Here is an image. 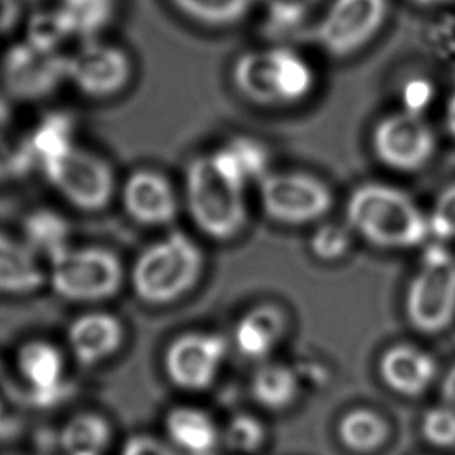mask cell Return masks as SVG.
Listing matches in <instances>:
<instances>
[{
    "label": "cell",
    "mask_w": 455,
    "mask_h": 455,
    "mask_svg": "<svg viewBox=\"0 0 455 455\" xmlns=\"http://www.w3.org/2000/svg\"><path fill=\"white\" fill-rule=\"evenodd\" d=\"M22 20L20 0H0V35L13 33Z\"/></svg>",
    "instance_id": "74e56055"
},
{
    "label": "cell",
    "mask_w": 455,
    "mask_h": 455,
    "mask_svg": "<svg viewBox=\"0 0 455 455\" xmlns=\"http://www.w3.org/2000/svg\"><path fill=\"white\" fill-rule=\"evenodd\" d=\"M16 359L32 409L51 411L72 396V384L66 378V361L57 345L41 339L26 341Z\"/></svg>",
    "instance_id": "5bb4252c"
},
{
    "label": "cell",
    "mask_w": 455,
    "mask_h": 455,
    "mask_svg": "<svg viewBox=\"0 0 455 455\" xmlns=\"http://www.w3.org/2000/svg\"><path fill=\"white\" fill-rule=\"evenodd\" d=\"M58 12L72 36L94 39L113 22L117 0H58Z\"/></svg>",
    "instance_id": "484cf974"
},
{
    "label": "cell",
    "mask_w": 455,
    "mask_h": 455,
    "mask_svg": "<svg viewBox=\"0 0 455 455\" xmlns=\"http://www.w3.org/2000/svg\"><path fill=\"white\" fill-rule=\"evenodd\" d=\"M125 326L119 316L105 310H89L76 316L68 328L70 353L83 367H95L121 351Z\"/></svg>",
    "instance_id": "2e32d148"
},
{
    "label": "cell",
    "mask_w": 455,
    "mask_h": 455,
    "mask_svg": "<svg viewBox=\"0 0 455 455\" xmlns=\"http://www.w3.org/2000/svg\"><path fill=\"white\" fill-rule=\"evenodd\" d=\"M442 395L446 404L455 407V365L449 370L443 379Z\"/></svg>",
    "instance_id": "f35d334b"
},
{
    "label": "cell",
    "mask_w": 455,
    "mask_h": 455,
    "mask_svg": "<svg viewBox=\"0 0 455 455\" xmlns=\"http://www.w3.org/2000/svg\"><path fill=\"white\" fill-rule=\"evenodd\" d=\"M235 88L259 105L301 100L309 94L314 76L303 58L287 49L250 52L233 70Z\"/></svg>",
    "instance_id": "277c9868"
},
{
    "label": "cell",
    "mask_w": 455,
    "mask_h": 455,
    "mask_svg": "<svg viewBox=\"0 0 455 455\" xmlns=\"http://www.w3.org/2000/svg\"><path fill=\"white\" fill-rule=\"evenodd\" d=\"M30 144L36 156V163L53 156L55 153L61 152L66 147L76 144L72 121L64 114L47 116L30 134Z\"/></svg>",
    "instance_id": "f1b7e54d"
},
{
    "label": "cell",
    "mask_w": 455,
    "mask_h": 455,
    "mask_svg": "<svg viewBox=\"0 0 455 455\" xmlns=\"http://www.w3.org/2000/svg\"><path fill=\"white\" fill-rule=\"evenodd\" d=\"M178 12L203 26H233L245 18L253 0H169Z\"/></svg>",
    "instance_id": "83f0119b"
},
{
    "label": "cell",
    "mask_w": 455,
    "mask_h": 455,
    "mask_svg": "<svg viewBox=\"0 0 455 455\" xmlns=\"http://www.w3.org/2000/svg\"><path fill=\"white\" fill-rule=\"evenodd\" d=\"M133 78V61L121 45L84 39L68 55V83L95 100L121 94Z\"/></svg>",
    "instance_id": "ba28073f"
},
{
    "label": "cell",
    "mask_w": 455,
    "mask_h": 455,
    "mask_svg": "<svg viewBox=\"0 0 455 455\" xmlns=\"http://www.w3.org/2000/svg\"><path fill=\"white\" fill-rule=\"evenodd\" d=\"M351 247V235L345 228L339 225H324L318 228L310 248L318 259L337 260L348 253Z\"/></svg>",
    "instance_id": "d6a6232c"
},
{
    "label": "cell",
    "mask_w": 455,
    "mask_h": 455,
    "mask_svg": "<svg viewBox=\"0 0 455 455\" xmlns=\"http://www.w3.org/2000/svg\"><path fill=\"white\" fill-rule=\"evenodd\" d=\"M202 250L181 231L153 242L134 259L130 279L134 295L148 306H169L188 295L202 278Z\"/></svg>",
    "instance_id": "3957f363"
},
{
    "label": "cell",
    "mask_w": 455,
    "mask_h": 455,
    "mask_svg": "<svg viewBox=\"0 0 455 455\" xmlns=\"http://www.w3.org/2000/svg\"><path fill=\"white\" fill-rule=\"evenodd\" d=\"M347 215L355 233L379 248L418 247L430 235L429 219L411 196L384 184H365L355 189Z\"/></svg>",
    "instance_id": "7a4b0ae2"
},
{
    "label": "cell",
    "mask_w": 455,
    "mask_h": 455,
    "mask_svg": "<svg viewBox=\"0 0 455 455\" xmlns=\"http://www.w3.org/2000/svg\"><path fill=\"white\" fill-rule=\"evenodd\" d=\"M260 202L270 219L304 225L328 214L332 194L328 186L304 173H273L260 180Z\"/></svg>",
    "instance_id": "30bf717a"
},
{
    "label": "cell",
    "mask_w": 455,
    "mask_h": 455,
    "mask_svg": "<svg viewBox=\"0 0 455 455\" xmlns=\"http://www.w3.org/2000/svg\"><path fill=\"white\" fill-rule=\"evenodd\" d=\"M247 177L228 147L190 161L186 171V204L192 220L215 241H229L247 221L243 188Z\"/></svg>",
    "instance_id": "6da1fadb"
},
{
    "label": "cell",
    "mask_w": 455,
    "mask_h": 455,
    "mask_svg": "<svg viewBox=\"0 0 455 455\" xmlns=\"http://www.w3.org/2000/svg\"><path fill=\"white\" fill-rule=\"evenodd\" d=\"M337 434L345 448L357 454H370L386 443L388 426L376 411L359 407L341 417Z\"/></svg>",
    "instance_id": "cb8c5ba5"
},
{
    "label": "cell",
    "mask_w": 455,
    "mask_h": 455,
    "mask_svg": "<svg viewBox=\"0 0 455 455\" xmlns=\"http://www.w3.org/2000/svg\"><path fill=\"white\" fill-rule=\"evenodd\" d=\"M387 10V0H334L316 27V41L331 55L347 57L373 38Z\"/></svg>",
    "instance_id": "7c38bea8"
},
{
    "label": "cell",
    "mask_w": 455,
    "mask_h": 455,
    "mask_svg": "<svg viewBox=\"0 0 455 455\" xmlns=\"http://www.w3.org/2000/svg\"><path fill=\"white\" fill-rule=\"evenodd\" d=\"M229 148L233 150L235 158L242 165V171L248 178H262L267 177V164H268V155H267L266 148L254 142L251 140H235Z\"/></svg>",
    "instance_id": "d590c367"
},
{
    "label": "cell",
    "mask_w": 455,
    "mask_h": 455,
    "mask_svg": "<svg viewBox=\"0 0 455 455\" xmlns=\"http://www.w3.org/2000/svg\"><path fill=\"white\" fill-rule=\"evenodd\" d=\"M432 128L418 114H392L374 130L376 156L384 164L401 172H413L429 163L435 152Z\"/></svg>",
    "instance_id": "4fadbf2b"
},
{
    "label": "cell",
    "mask_w": 455,
    "mask_h": 455,
    "mask_svg": "<svg viewBox=\"0 0 455 455\" xmlns=\"http://www.w3.org/2000/svg\"><path fill=\"white\" fill-rule=\"evenodd\" d=\"M35 164L30 136L20 133L13 109L0 95V183L26 177Z\"/></svg>",
    "instance_id": "7402d4cb"
},
{
    "label": "cell",
    "mask_w": 455,
    "mask_h": 455,
    "mask_svg": "<svg viewBox=\"0 0 455 455\" xmlns=\"http://www.w3.org/2000/svg\"><path fill=\"white\" fill-rule=\"evenodd\" d=\"M4 455H18V454H4Z\"/></svg>",
    "instance_id": "b9f144b4"
},
{
    "label": "cell",
    "mask_w": 455,
    "mask_h": 455,
    "mask_svg": "<svg viewBox=\"0 0 455 455\" xmlns=\"http://www.w3.org/2000/svg\"><path fill=\"white\" fill-rule=\"evenodd\" d=\"M30 404L27 393L0 362V443L13 442L26 429Z\"/></svg>",
    "instance_id": "4316f807"
},
{
    "label": "cell",
    "mask_w": 455,
    "mask_h": 455,
    "mask_svg": "<svg viewBox=\"0 0 455 455\" xmlns=\"http://www.w3.org/2000/svg\"><path fill=\"white\" fill-rule=\"evenodd\" d=\"M421 432L426 442L435 448L455 446V407L442 405L426 411L421 423Z\"/></svg>",
    "instance_id": "4dcf8cb0"
},
{
    "label": "cell",
    "mask_w": 455,
    "mask_h": 455,
    "mask_svg": "<svg viewBox=\"0 0 455 455\" xmlns=\"http://www.w3.org/2000/svg\"><path fill=\"white\" fill-rule=\"evenodd\" d=\"M446 127H448L449 133L455 138V91L449 99L448 109H446Z\"/></svg>",
    "instance_id": "ab89813d"
},
{
    "label": "cell",
    "mask_w": 455,
    "mask_h": 455,
    "mask_svg": "<svg viewBox=\"0 0 455 455\" xmlns=\"http://www.w3.org/2000/svg\"><path fill=\"white\" fill-rule=\"evenodd\" d=\"M418 4L423 5H436V4H446V2H452V0H415Z\"/></svg>",
    "instance_id": "60d3db41"
},
{
    "label": "cell",
    "mask_w": 455,
    "mask_h": 455,
    "mask_svg": "<svg viewBox=\"0 0 455 455\" xmlns=\"http://www.w3.org/2000/svg\"><path fill=\"white\" fill-rule=\"evenodd\" d=\"M430 235L440 241L455 239V184L443 190L429 217Z\"/></svg>",
    "instance_id": "836d02e7"
},
{
    "label": "cell",
    "mask_w": 455,
    "mask_h": 455,
    "mask_svg": "<svg viewBox=\"0 0 455 455\" xmlns=\"http://www.w3.org/2000/svg\"><path fill=\"white\" fill-rule=\"evenodd\" d=\"M125 272L119 256L105 247H70L49 262L47 283L70 303L107 301L121 291Z\"/></svg>",
    "instance_id": "5b68a950"
},
{
    "label": "cell",
    "mask_w": 455,
    "mask_h": 455,
    "mask_svg": "<svg viewBox=\"0 0 455 455\" xmlns=\"http://www.w3.org/2000/svg\"><path fill=\"white\" fill-rule=\"evenodd\" d=\"M69 38H74L69 27L55 7L52 10H41L38 13L33 14L27 27V36L24 41L41 51L60 52L64 41Z\"/></svg>",
    "instance_id": "f546056e"
},
{
    "label": "cell",
    "mask_w": 455,
    "mask_h": 455,
    "mask_svg": "<svg viewBox=\"0 0 455 455\" xmlns=\"http://www.w3.org/2000/svg\"><path fill=\"white\" fill-rule=\"evenodd\" d=\"M318 0H264L267 16L273 26L291 28L314 10Z\"/></svg>",
    "instance_id": "e575fe53"
},
{
    "label": "cell",
    "mask_w": 455,
    "mask_h": 455,
    "mask_svg": "<svg viewBox=\"0 0 455 455\" xmlns=\"http://www.w3.org/2000/svg\"><path fill=\"white\" fill-rule=\"evenodd\" d=\"M285 331L284 314L275 306H258L235 326V347L251 361L266 359L278 347Z\"/></svg>",
    "instance_id": "ffe728a7"
},
{
    "label": "cell",
    "mask_w": 455,
    "mask_h": 455,
    "mask_svg": "<svg viewBox=\"0 0 455 455\" xmlns=\"http://www.w3.org/2000/svg\"><path fill=\"white\" fill-rule=\"evenodd\" d=\"M405 314L413 328L436 334L455 316V256L442 247L427 250L405 297Z\"/></svg>",
    "instance_id": "52a82bcc"
},
{
    "label": "cell",
    "mask_w": 455,
    "mask_h": 455,
    "mask_svg": "<svg viewBox=\"0 0 455 455\" xmlns=\"http://www.w3.org/2000/svg\"><path fill=\"white\" fill-rule=\"evenodd\" d=\"M225 438L229 448L241 452H253L264 443L266 432L256 418L239 415L231 419Z\"/></svg>",
    "instance_id": "1f68e13d"
},
{
    "label": "cell",
    "mask_w": 455,
    "mask_h": 455,
    "mask_svg": "<svg viewBox=\"0 0 455 455\" xmlns=\"http://www.w3.org/2000/svg\"><path fill=\"white\" fill-rule=\"evenodd\" d=\"M438 368L429 353L413 345H395L379 362V374L386 386L398 395L415 398L435 380Z\"/></svg>",
    "instance_id": "e0dca14e"
},
{
    "label": "cell",
    "mask_w": 455,
    "mask_h": 455,
    "mask_svg": "<svg viewBox=\"0 0 455 455\" xmlns=\"http://www.w3.org/2000/svg\"><path fill=\"white\" fill-rule=\"evenodd\" d=\"M164 427L172 444L188 455L211 454L220 440L214 419L190 405H178L169 411Z\"/></svg>",
    "instance_id": "d6986e66"
},
{
    "label": "cell",
    "mask_w": 455,
    "mask_h": 455,
    "mask_svg": "<svg viewBox=\"0 0 455 455\" xmlns=\"http://www.w3.org/2000/svg\"><path fill=\"white\" fill-rule=\"evenodd\" d=\"M251 396L268 411H284L298 395L297 374L283 363H264L251 378Z\"/></svg>",
    "instance_id": "d4e9b609"
},
{
    "label": "cell",
    "mask_w": 455,
    "mask_h": 455,
    "mask_svg": "<svg viewBox=\"0 0 455 455\" xmlns=\"http://www.w3.org/2000/svg\"><path fill=\"white\" fill-rule=\"evenodd\" d=\"M113 442V427L97 411H78L60 430L63 455H107Z\"/></svg>",
    "instance_id": "44dd1931"
},
{
    "label": "cell",
    "mask_w": 455,
    "mask_h": 455,
    "mask_svg": "<svg viewBox=\"0 0 455 455\" xmlns=\"http://www.w3.org/2000/svg\"><path fill=\"white\" fill-rule=\"evenodd\" d=\"M121 200L125 214L142 227H167L177 219V192L161 172L140 169L128 175Z\"/></svg>",
    "instance_id": "9a60e30c"
},
{
    "label": "cell",
    "mask_w": 455,
    "mask_h": 455,
    "mask_svg": "<svg viewBox=\"0 0 455 455\" xmlns=\"http://www.w3.org/2000/svg\"><path fill=\"white\" fill-rule=\"evenodd\" d=\"M227 351L228 343L221 335L184 332L165 349V376L177 388L203 392L217 379Z\"/></svg>",
    "instance_id": "8fae6325"
},
{
    "label": "cell",
    "mask_w": 455,
    "mask_h": 455,
    "mask_svg": "<svg viewBox=\"0 0 455 455\" xmlns=\"http://www.w3.org/2000/svg\"><path fill=\"white\" fill-rule=\"evenodd\" d=\"M24 243L39 259L51 260L63 254L69 245V223L51 209H38L24 220Z\"/></svg>",
    "instance_id": "603a6c76"
},
{
    "label": "cell",
    "mask_w": 455,
    "mask_h": 455,
    "mask_svg": "<svg viewBox=\"0 0 455 455\" xmlns=\"http://www.w3.org/2000/svg\"><path fill=\"white\" fill-rule=\"evenodd\" d=\"M0 80L7 94L18 100H43L68 83V55L22 41L4 53Z\"/></svg>",
    "instance_id": "9c48e42d"
},
{
    "label": "cell",
    "mask_w": 455,
    "mask_h": 455,
    "mask_svg": "<svg viewBox=\"0 0 455 455\" xmlns=\"http://www.w3.org/2000/svg\"><path fill=\"white\" fill-rule=\"evenodd\" d=\"M121 455H175L164 443L147 434L128 438L122 446Z\"/></svg>",
    "instance_id": "8d00e7d4"
},
{
    "label": "cell",
    "mask_w": 455,
    "mask_h": 455,
    "mask_svg": "<svg viewBox=\"0 0 455 455\" xmlns=\"http://www.w3.org/2000/svg\"><path fill=\"white\" fill-rule=\"evenodd\" d=\"M47 181L70 206L99 212L109 206L117 189L113 165L76 144L39 163Z\"/></svg>",
    "instance_id": "8992f818"
},
{
    "label": "cell",
    "mask_w": 455,
    "mask_h": 455,
    "mask_svg": "<svg viewBox=\"0 0 455 455\" xmlns=\"http://www.w3.org/2000/svg\"><path fill=\"white\" fill-rule=\"evenodd\" d=\"M47 273L24 242L0 233V295L27 297L43 289Z\"/></svg>",
    "instance_id": "ac0fdd59"
}]
</instances>
